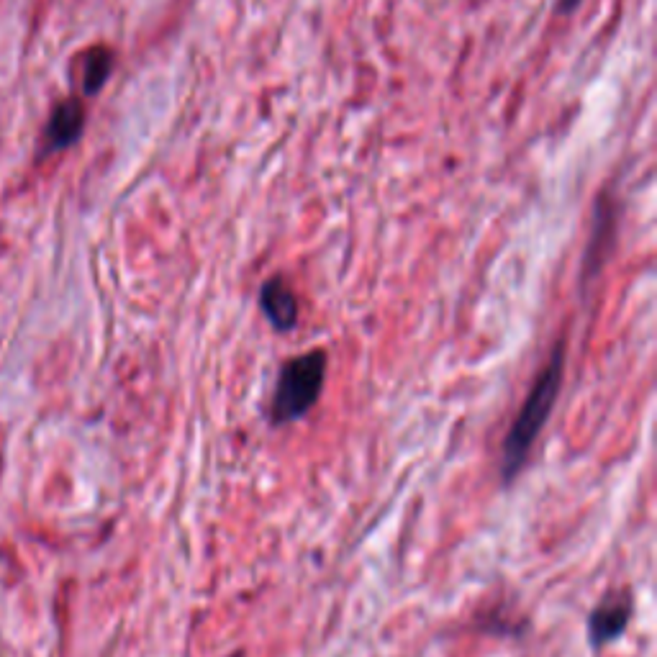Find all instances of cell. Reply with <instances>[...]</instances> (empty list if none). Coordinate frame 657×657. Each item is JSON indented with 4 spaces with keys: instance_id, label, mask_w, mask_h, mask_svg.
<instances>
[{
    "instance_id": "6da1fadb",
    "label": "cell",
    "mask_w": 657,
    "mask_h": 657,
    "mask_svg": "<svg viewBox=\"0 0 657 657\" xmlns=\"http://www.w3.org/2000/svg\"><path fill=\"white\" fill-rule=\"evenodd\" d=\"M563 373H565V347L557 344L552 350L550 362L542 373L534 380L532 391H529L527 401L516 414L514 424L509 427L504 437V455H501V478L506 486H511L516 475L527 468L529 455H532L534 442L539 439L542 429L547 427L552 409H555L560 388H563Z\"/></svg>"
},
{
    "instance_id": "7a4b0ae2",
    "label": "cell",
    "mask_w": 657,
    "mask_h": 657,
    "mask_svg": "<svg viewBox=\"0 0 657 657\" xmlns=\"http://www.w3.org/2000/svg\"><path fill=\"white\" fill-rule=\"evenodd\" d=\"M326 365H329V360H326L324 350L303 352V355L291 357L280 365L273 406H270V419L275 427L303 419L314 409L321 391H324Z\"/></svg>"
},
{
    "instance_id": "3957f363",
    "label": "cell",
    "mask_w": 657,
    "mask_h": 657,
    "mask_svg": "<svg viewBox=\"0 0 657 657\" xmlns=\"http://www.w3.org/2000/svg\"><path fill=\"white\" fill-rule=\"evenodd\" d=\"M634 614V601L629 591H611L598 601L596 609L588 614V645L593 650H604L627 632Z\"/></svg>"
},
{
    "instance_id": "277c9868",
    "label": "cell",
    "mask_w": 657,
    "mask_h": 657,
    "mask_svg": "<svg viewBox=\"0 0 657 657\" xmlns=\"http://www.w3.org/2000/svg\"><path fill=\"white\" fill-rule=\"evenodd\" d=\"M260 308L275 332H291L298 324V301L283 275L265 280L260 288Z\"/></svg>"
},
{
    "instance_id": "5b68a950",
    "label": "cell",
    "mask_w": 657,
    "mask_h": 657,
    "mask_svg": "<svg viewBox=\"0 0 657 657\" xmlns=\"http://www.w3.org/2000/svg\"><path fill=\"white\" fill-rule=\"evenodd\" d=\"M85 129V106L77 98H67L49 116L44 147L47 152H62L80 139Z\"/></svg>"
},
{
    "instance_id": "8992f818",
    "label": "cell",
    "mask_w": 657,
    "mask_h": 657,
    "mask_svg": "<svg viewBox=\"0 0 657 657\" xmlns=\"http://www.w3.org/2000/svg\"><path fill=\"white\" fill-rule=\"evenodd\" d=\"M113 72V52L108 47H95L90 49L88 57H85L83 67V90L88 95L101 93V88L106 85V80Z\"/></svg>"
},
{
    "instance_id": "52a82bcc",
    "label": "cell",
    "mask_w": 657,
    "mask_h": 657,
    "mask_svg": "<svg viewBox=\"0 0 657 657\" xmlns=\"http://www.w3.org/2000/svg\"><path fill=\"white\" fill-rule=\"evenodd\" d=\"M578 3H581V0H563V3H560V8H557V11H560V13H568V11H573V8L578 6Z\"/></svg>"
},
{
    "instance_id": "ba28073f",
    "label": "cell",
    "mask_w": 657,
    "mask_h": 657,
    "mask_svg": "<svg viewBox=\"0 0 657 657\" xmlns=\"http://www.w3.org/2000/svg\"><path fill=\"white\" fill-rule=\"evenodd\" d=\"M231 657H242V652H237V655H231Z\"/></svg>"
}]
</instances>
